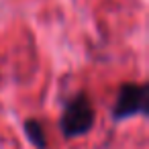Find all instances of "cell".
<instances>
[{
  "label": "cell",
  "instance_id": "cell-3",
  "mask_svg": "<svg viewBox=\"0 0 149 149\" xmlns=\"http://www.w3.org/2000/svg\"><path fill=\"white\" fill-rule=\"evenodd\" d=\"M25 131H27V135H29V139H31V143L35 145V147H39V149H45V133H43V127H41V123L39 120H35V118H31V120H27L25 123Z\"/></svg>",
  "mask_w": 149,
  "mask_h": 149
},
{
  "label": "cell",
  "instance_id": "cell-2",
  "mask_svg": "<svg viewBox=\"0 0 149 149\" xmlns=\"http://www.w3.org/2000/svg\"><path fill=\"white\" fill-rule=\"evenodd\" d=\"M145 108H147V86L145 84H123L118 90L112 116L120 120L133 114H143Z\"/></svg>",
  "mask_w": 149,
  "mask_h": 149
},
{
  "label": "cell",
  "instance_id": "cell-1",
  "mask_svg": "<svg viewBox=\"0 0 149 149\" xmlns=\"http://www.w3.org/2000/svg\"><path fill=\"white\" fill-rule=\"evenodd\" d=\"M92 125H94V108L86 94H78L68 102L61 114V120H59L61 133L68 139H74L80 135H86L92 129Z\"/></svg>",
  "mask_w": 149,
  "mask_h": 149
}]
</instances>
